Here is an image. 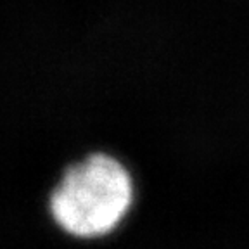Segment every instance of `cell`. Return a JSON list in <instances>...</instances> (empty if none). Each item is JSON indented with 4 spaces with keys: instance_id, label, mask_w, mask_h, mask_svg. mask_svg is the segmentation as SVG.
<instances>
[{
    "instance_id": "1",
    "label": "cell",
    "mask_w": 249,
    "mask_h": 249,
    "mask_svg": "<svg viewBox=\"0 0 249 249\" xmlns=\"http://www.w3.org/2000/svg\"><path fill=\"white\" fill-rule=\"evenodd\" d=\"M132 201L133 183L126 168L107 154H92L64 171L49 210L64 232L89 239L116 229Z\"/></svg>"
}]
</instances>
